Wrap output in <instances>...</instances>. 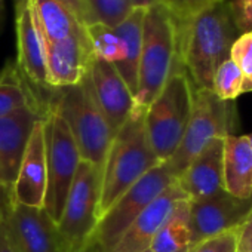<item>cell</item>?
Here are the masks:
<instances>
[{
  "label": "cell",
  "instance_id": "cell-1",
  "mask_svg": "<svg viewBox=\"0 0 252 252\" xmlns=\"http://www.w3.org/2000/svg\"><path fill=\"white\" fill-rule=\"evenodd\" d=\"M237 36L239 30L227 0H218L189 20L177 23L178 64L193 88L212 89L214 74L228 60L230 48Z\"/></svg>",
  "mask_w": 252,
  "mask_h": 252
},
{
  "label": "cell",
  "instance_id": "cell-2",
  "mask_svg": "<svg viewBox=\"0 0 252 252\" xmlns=\"http://www.w3.org/2000/svg\"><path fill=\"white\" fill-rule=\"evenodd\" d=\"M144 110L135 105L132 114L111 140L101 169L99 218L126 190L162 163L149 141Z\"/></svg>",
  "mask_w": 252,
  "mask_h": 252
},
{
  "label": "cell",
  "instance_id": "cell-3",
  "mask_svg": "<svg viewBox=\"0 0 252 252\" xmlns=\"http://www.w3.org/2000/svg\"><path fill=\"white\" fill-rule=\"evenodd\" d=\"M177 67H181L177 55V23L160 2L144 12L135 105L146 108L153 102Z\"/></svg>",
  "mask_w": 252,
  "mask_h": 252
},
{
  "label": "cell",
  "instance_id": "cell-4",
  "mask_svg": "<svg viewBox=\"0 0 252 252\" xmlns=\"http://www.w3.org/2000/svg\"><path fill=\"white\" fill-rule=\"evenodd\" d=\"M48 105L64 119L77 146L80 159L102 169L114 135L95 102L88 77L85 76L74 86L52 89Z\"/></svg>",
  "mask_w": 252,
  "mask_h": 252
},
{
  "label": "cell",
  "instance_id": "cell-5",
  "mask_svg": "<svg viewBox=\"0 0 252 252\" xmlns=\"http://www.w3.org/2000/svg\"><path fill=\"white\" fill-rule=\"evenodd\" d=\"M193 108V85L181 67L169 76L160 94L144 110L150 146L160 162L177 152Z\"/></svg>",
  "mask_w": 252,
  "mask_h": 252
},
{
  "label": "cell",
  "instance_id": "cell-6",
  "mask_svg": "<svg viewBox=\"0 0 252 252\" xmlns=\"http://www.w3.org/2000/svg\"><path fill=\"white\" fill-rule=\"evenodd\" d=\"M175 181L166 162L155 166L101 215L85 249L108 252L137 217Z\"/></svg>",
  "mask_w": 252,
  "mask_h": 252
},
{
  "label": "cell",
  "instance_id": "cell-7",
  "mask_svg": "<svg viewBox=\"0 0 252 252\" xmlns=\"http://www.w3.org/2000/svg\"><path fill=\"white\" fill-rule=\"evenodd\" d=\"M233 101L220 99L212 89L193 88V108L183 140L166 165L180 178L190 162L214 140L231 135L234 123Z\"/></svg>",
  "mask_w": 252,
  "mask_h": 252
},
{
  "label": "cell",
  "instance_id": "cell-8",
  "mask_svg": "<svg viewBox=\"0 0 252 252\" xmlns=\"http://www.w3.org/2000/svg\"><path fill=\"white\" fill-rule=\"evenodd\" d=\"M43 134L48 174L43 209L57 224L82 159L64 119L49 105L43 117Z\"/></svg>",
  "mask_w": 252,
  "mask_h": 252
},
{
  "label": "cell",
  "instance_id": "cell-9",
  "mask_svg": "<svg viewBox=\"0 0 252 252\" xmlns=\"http://www.w3.org/2000/svg\"><path fill=\"white\" fill-rule=\"evenodd\" d=\"M101 169L80 160L57 230L64 252H82L98 222Z\"/></svg>",
  "mask_w": 252,
  "mask_h": 252
},
{
  "label": "cell",
  "instance_id": "cell-10",
  "mask_svg": "<svg viewBox=\"0 0 252 252\" xmlns=\"http://www.w3.org/2000/svg\"><path fill=\"white\" fill-rule=\"evenodd\" d=\"M252 209L251 199H237L224 189L199 200L189 202L190 246L239 228Z\"/></svg>",
  "mask_w": 252,
  "mask_h": 252
},
{
  "label": "cell",
  "instance_id": "cell-11",
  "mask_svg": "<svg viewBox=\"0 0 252 252\" xmlns=\"http://www.w3.org/2000/svg\"><path fill=\"white\" fill-rule=\"evenodd\" d=\"M86 77L95 102L114 135L132 114L135 96L116 67L107 61L92 58Z\"/></svg>",
  "mask_w": 252,
  "mask_h": 252
},
{
  "label": "cell",
  "instance_id": "cell-12",
  "mask_svg": "<svg viewBox=\"0 0 252 252\" xmlns=\"http://www.w3.org/2000/svg\"><path fill=\"white\" fill-rule=\"evenodd\" d=\"M17 67L32 88L51 92L46 74V48L43 36L36 23L30 0H17Z\"/></svg>",
  "mask_w": 252,
  "mask_h": 252
},
{
  "label": "cell",
  "instance_id": "cell-13",
  "mask_svg": "<svg viewBox=\"0 0 252 252\" xmlns=\"http://www.w3.org/2000/svg\"><path fill=\"white\" fill-rule=\"evenodd\" d=\"M45 117V116H43ZM43 117L36 120L12 187V202L43 209L46 196V153Z\"/></svg>",
  "mask_w": 252,
  "mask_h": 252
},
{
  "label": "cell",
  "instance_id": "cell-14",
  "mask_svg": "<svg viewBox=\"0 0 252 252\" xmlns=\"http://www.w3.org/2000/svg\"><path fill=\"white\" fill-rule=\"evenodd\" d=\"M184 200L189 197L175 181L137 217L108 252H144L150 249L159 230Z\"/></svg>",
  "mask_w": 252,
  "mask_h": 252
},
{
  "label": "cell",
  "instance_id": "cell-15",
  "mask_svg": "<svg viewBox=\"0 0 252 252\" xmlns=\"http://www.w3.org/2000/svg\"><path fill=\"white\" fill-rule=\"evenodd\" d=\"M45 48L51 89L74 86L85 79L94 58L86 33L45 43Z\"/></svg>",
  "mask_w": 252,
  "mask_h": 252
},
{
  "label": "cell",
  "instance_id": "cell-16",
  "mask_svg": "<svg viewBox=\"0 0 252 252\" xmlns=\"http://www.w3.org/2000/svg\"><path fill=\"white\" fill-rule=\"evenodd\" d=\"M8 218L20 252H64L57 224L45 209L12 202Z\"/></svg>",
  "mask_w": 252,
  "mask_h": 252
},
{
  "label": "cell",
  "instance_id": "cell-17",
  "mask_svg": "<svg viewBox=\"0 0 252 252\" xmlns=\"http://www.w3.org/2000/svg\"><path fill=\"white\" fill-rule=\"evenodd\" d=\"M43 116L45 113L36 110H24L0 117V184L11 196L33 125Z\"/></svg>",
  "mask_w": 252,
  "mask_h": 252
},
{
  "label": "cell",
  "instance_id": "cell-18",
  "mask_svg": "<svg viewBox=\"0 0 252 252\" xmlns=\"http://www.w3.org/2000/svg\"><path fill=\"white\" fill-rule=\"evenodd\" d=\"M224 138H214L177 180L189 200H199L224 189Z\"/></svg>",
  "mask_w": 252,
  "mask_h": 252
},
{
  "label": "cell",
  "instance_id": "cell-19",
  "mask_svg": "<svg viewBox=\"0 0 252 252\" xmlns=\"http://www.w3.org/2000/svg\"><path fill=\"white\" fill-rule=\"evenodd\" d=\"M224 190L237 199L252 197V152L246 135L224 138Z\"/></svg>",
  "mask_w": 252,
  "mask_h": 252
},
{
  "label": "cell",
  "instance_id": "cell-20",
  "mask_svg": "<svg viewBox=\"0 0 252 252\" xmlns=\"http://www.w3.org/2000/svg\"><path fill=\"white\" fill-rule=\"evenodd\" d=\"M45 43L86 33L85 26L61 0H30Z\"/></svg>",
  "mask_w": 252,
  "mask_h": 252
},
{
  "label": "cell",
  "instance_id": "cell-21",
  "mask_svg": "<svg viewBox=\"0 0 252 252\" xmlns=\"http://www.w3.org/2000/svg\"><path fill=\"white\" fill-rule=\"evenodd\" d=\"M24 110L46 113L32 85L21 74L18 67L9 65L0 74V117H6Z\"/></svg>",
  "mask_w": 252,
  "mask_h": 252
},
{
  "label": "cell",
  "instance_id": "cell-22",
  "mask_svg": "<svg viewBox=\"0 0 252 252\" xmlns=\"http://www.w3.org/2000/svg\"><path fill=\"white\" fill-rule=\"evenodd\" d=\"M146 9H134L128 17H126L119 26L114 27L119 37L123 40L126 48V57L116 67L120 73L126 85L129 86L135 96L137 91V77H138V64L143 46V20H144Z\"/></svg>",
  "mask_w": 252,
  "mask_h": 252
},
{
  "label": "cell",
  "instance_id": "cell-23",
  "mask_svg": "<svg viewBox=\"0 0 252 252\" xmlns=\"http://www.w3.org/2000/svg\"><path fill=\"white\" fill-rule=\"evenodd\" d=\"M189 202H181L169 220L159 230L150 245L152 252H180L190 248L191 233L189 222Z\"/></svg>",
  "mask_w": 252,
  "mask_h": 252
},
{
  "label": "cell",
  "instance_id": "cell-24",
  "mask_svg": "<svg viewBox=\"0 0 252 252\" xmlns=\"http://www.w3.org/2000/svg\"><path fill=\"white\" fill-rule=\"evenodd\" d=\"M85 30L94 58L107 61L114 67L122 64L126 57V48L123 40L116 33L114 27L92 23L89 26H85Z\"/></svg>",
  "mask_w": 252,
  "mask_h": 252
},
{
  "label": "cell",
  "instance_id": "cell-25",
  "mask_svg": "<svg viewBox=\"0 0 252 252\" xmlns=\"http://www.w3.org/2000/svg\"><path fill=\"white\" fill-rule=\"evenodd\" d=\"M86 9L92 23L105 24L108 27L119 26L134 8L129 0H85Z\"/></svg>",
  "mask_w": 252,
  "mask_h": 252
},
{
  "label": "cell",
  "instance_id": "cell-26",
  "mask_svg": "<svg viewBox=\"0 0 252 252\" xmlns=\"http://www.w3.org/2000/svg\"><path fill=\"white\" fill-rule=\"evenodd\" d=\"M243 74L228 58L215 71L212 79V92L222 101H234L243 94Z\"/></svg>",
  "mask_w": 252,
  "mask_h": 252
},
{
  "label": "cell",
  "instance_id": "cell-27",
  "mask_svg": "<svg viewBox=\"0 0 252 252\" xmlns=\"http://www.w3.org/2000/svg\"><path fill=\"white\" fill-rule=\"evenodd\" d=\"M228 58L237 65L245 79L252 77V33H240L236 37Z\"/></svg>",
  "mask_w": 252,
  "mask_h": 252
},
{
  "label": "cell",
  "instance_id": "cell-28",
  "mask_svg": "<svg viewBox=\"0 0 252 252\" xmlns=\"http://www.w3.org/2000/svg\"><path fill=\"white\" fill-rule=\"evenodd\" d=\"M171 12L177 23L186 21L194 14L200 12L206 6L218 2V0H160Z\"/></svg>",
  "mask_w": 252,
  "mask_h": 252
},
{
  "label": "cell",
  "instance_id": "cell-29",
  "mask_svg": "<svg viewBox=\"0 0 252 252\" xmlns=\"http://www.w3.org/2000/svg\"><path fill=\"white\" fill-rule=\"evenodd\" d=\"M237 231L239 228H234L222 234H218L215 237L202 240L190 246L189 252H236Z\"/></svg>",
  "mask_w": 252,
  "mask_h": 252
},
{
  "label": "cell",
  "instance_id": "cell-30",
  "mask_svg": "<svg viewBox=\"0 0 252 252\" xmlns=\"http://www.w3.org/2000/svg\"><path fill=\"white\" fill-rule=\"evenodd\" d=\"M239 33H252V0H227Z\"/></svg>",
  "mask_w": 252,
  "mask_h": 252
},
{
  "label": "cell",
  "instance_id": "cell-31",
  "mask_svg": "<svg viewBox=\"0 0 252 252\" xmlns=\"http://www.w3.org/2000/svg\"><path fill=\"white\" fill-rule=\"evenodd\" d=\"M8 211L0 218V252H20L15 243L14 234H12V228H11L9 218H8Z\"/></svg>",
  "mask_w": 252,
  "mask_h": 252
},
{
  "label": "cell",
  "instance_id": "cell-32",
  "mask_svg": "<svg viewBox=\"0 0 252 252\" xmlns=\"http://www.w3.org/2000/svg\"><path fill=\"white\" fill-rule=\"evenodd\" d=\"M236 252H252V209L239 227Z\"/></svg>",
  "mask_w": 252,
  "mask_h": 252
},
{
  "label": "cell",
  "instance_id": "cell-33",
  "mask_svg": "<svg viewBox=\"0 0 252 252\" xmlns=\"http://www.w3.org/2000/svg\"><path fill=\"white\" fill-rule=\"evenodd\" d=\"M61 2L74 14V17H76L83 26H89V24H91V17H89L88 9H86L85 0H61Z\"/></svg>",
  "mask_w": 252,
  "mask_h": 252
},
{
  "label": "cell",
  "instance_id": "cell-34",
  "mask_svg": "<svg viewBox=\"0 0 252 252\" xmlns=\"http://www.w3.org/2000/svg\"><path fill=\"white\" fill-rule=\"evenodd\" d=\"M11 203H12L11 193L0 184V218H2V215L11 208Z\"/></svg>",
  "mask_w": 252,
  "mask_h": 252
},
{
  "label": "cell",
  "instance_id": "cell-35",
  "mask_svg": "<svg viewBox=\"0 0 252 252\" xmlns=\"http://www.w3.org/2000/svg\"><path fill=\"white\" fill-rule=\"evenodd\" d=\"M134 9H147L156 3H160V0H129Z\"/></svg>",
  "mask_w": 252,
  "mask_h": 252
},
{
  "label": "cell",
  "instance_id": "cell-36",
  "mask_svg": "<svg viewBox=\"0 0 252 252\" xmlns=\"http://www.w3.org/2000/svg\"><path fill=\"white\" fill-rule=\"evenodd\" d=\"M243 92H252V77L243 80Z\"/></svg>",
  "mask_w": 252,
  "mask_h": 252
},
{
  "label": "cell",
  "instance_id": "cell-37",
  "mask_svg": "<svg viewBox=\"0 0 252 252\" xmlns=\"http://www.w3.org/2000/svg\"><path fill=\"white\" fill-rule=\"evenodd\" d=\"M3 11H5V0H0V24H2V18H3Z\"/></svg>",
  "mask_w": 252,
  "mask_h": 252
},
{
  "label": "cell",
  "instance_id": "cell-38",
  "mask_svg": "<svg viewBox=\"0 0 252 252\" xmlns=\"http://www.w3.org/2000/svg\"><path fill=\"white\" fill-rule=\"evenodd\" d=\"M248 137V140H249V146H251V152H252V134H249V135H246Z\"/></svg>",
  "mask_w": 252,
  "mask_h": 252
},
{
  "label": "cell",
  "instance_id": "cell-39",
  "mask_svg": "<svg viewBox=\"0 0 252 252\" xmlns=\"http://www.w3.org/2000/svg\"><path fill=\"white\" fill-rule=\"evenodd\" d=\"M189 249H190V248H187V249H184V251H180V252H189Z\"/></svg>",
  "mask_w": 252,
  "mask_h": 252
},
{
  "label": "cell",
  "instance_id": "cell-40",
  "mask_svg": "<svg viewBox=\"0 0 252 252\" xmlns=\"http://www.w3.org/2000/svg\"><path fill=\"white\" fill-rule=\"evenodd\" d=\"M82 252H91V251H88V249H83Z\"/></svg>",
  "mask_w": 252,
  "mask_h": 252
},
{
  "label": "cell",
  "instance_id": "cell-41",
  "mask_svg": "<svg viewBox=\"0 0 252 252\" xmlns=\"http://www.w3.org/2000/svg\"><path fill=\"white\" fill-rule=\"evenodd\" d=\"M144 252H152V251H150V249H147V251H144Z\"/></svg>",
  "mask_w": 252,
  "mask_h": 252
}]
</instances>
